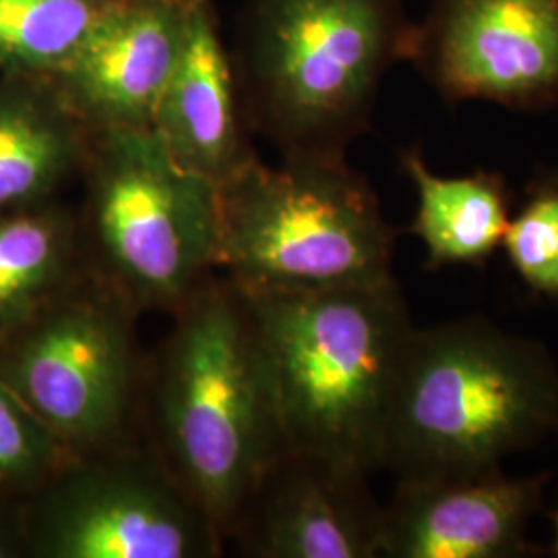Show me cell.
<instances>
[{
  "mask_svg": "<svg viewBox=\"0 0 558 558\" xmlns=\"http://www.w3.org/2000/svg\"><path fill=\"white\" fill-rule=\"evenodd\" d=\"M412 27L399 0H248L234 64L246 124L281 156H345Z\"/></svg>",
  "mask_w": 558,
  "mask_h": 558,
  "instance_id": "4",
  "label": "cell"
},
{
  "mask_svg": "<svg viewBox=\"0 0 558 558\" xmlns=\"http://www.w3.org/2000/svg\"><path fill=\"white\" fill-rule=\"evenodd\" d=\"M220 191L218 269L248 294L393 278L396 230L343 154L251 161Z\"/></svg>",
  "mask_w": 558,
  "mask_h": 558,
  "instance_id": "5",
  "label": "cell"
},
{
  "mask_svg": "<svg viewBox=\"0 0 558 558\" xmlns=\"http://www.w3.org/2000/svg\"><path fill=\"white\" fill-rule=\"evenodd\" d=\"M147 442L228 542L283 451L246 300L207 279L145 368Z\"/></svg>",
  "mask_w": 558,
  "mask_h": 558,
  "instance_id": "2",
  "label": "cell"
},
{
  "mask_svg": "<svg viewBox=\"0 0 558 558\" xmlns=\"http://www.w3.org/2000/svg\"><path fill=\"white\" fill-rule=\"evenodd\" d=\"M380 538L383 507L368 474L281 451L230 539L253 558H375Z\"/></svg>",
  "mask_w": 558,
  "mask_h": 558,
  "instance_id": "10",
  "label": "cell"
},
{
  "mask_svg": "<svg viewBox=\"0 0 558 558\" xmlns=\"http://www.w3.org/2000/svg\"><path fill=\"white\" fill-rule=\"evenodd\" d=\"M546 480L509 478L500 468L459 478L398 480L383 507L380 557H530L538 548L527 530Z\"/></svg>",
  "mask_w": 558,
  "mask_h": 558,
  "instance_id": "11",
  "label": "cell"
},
{
  "mask_svg": "<svg viewBox=\"0 0 558 558\" xmlns=\"http://www.w3.org/2000/svg\"><path fill=\"white\" fill-rule=\"evenodd\" d=\"M73 459L0 380V500L27 502Z\"/></svg>",
  "mask_w": 558,
  "mask_h": 558,
  "instance_id": "18",
  "label": "cell"
},
{
  "mask_svg": "<svg viewBox=\"0 0 558 558\" xmlns=\"http://www.w3.org/2000/svg\"><path fill=\"white\" fill-rule=\"evenodd\" d=\"M399 163L416 189L418 205L410 232L424 244L428 269L482 267L499 253L513 216V197L502 174L474 170L439 177L418 149H403Z\"/></svg>",
  "mask_w": 558,
  "mask_h": 558,
  "instance_id": "15",
  "label": "cell"
},
{
  "mask_svg": "<svg viewBox=\"0 0 558 558\" xmlns=\"http://www.w3.org/2000/svg\"><path fill=\"white\" fill-rule=\"evenodd\" d=\"M135 319L87 267L0 339V380L73 458L133 435L145 379Z\"/></svg>",
  "mask_w": 558,
  "mask_h": 558,
  "instance_id": "7",
  "label": "cell"
},
{
  "mask_svg": "<svg viewBox=\"0 0 558 558\" xmlns=\"http://www.w3.org/2000/svg\"><path fill=\"white\" fill-rule=\"evenodd\" d=\"M120 0H0V73L54 80Z\"/></svg>",
  "mask_w": 558,
  "mask_h": 558,
  "instance_id": "17",
  "label": "cell"
},
{
  "mask_svg": "<svg viewBox=\"0 0 558 558\" xmlns=\"http://www.w3.org/2000/svg\"><path fill=\"white\" fill-rule=\"evenodd\" d=\"M87 271L80 214L52 199L0 211V339Z\"/></svg>",
  "mask_w": 558,
  "mask_h": 558,
  "instance_id": "16",
  "label": "cell"
},
{
  "mask_svg": "<svg viewBox=\"0 0 558 558\" xmlns=\"http://www.w3.org/2000/svg\"><path fill=\"white\" fill-rule=\"evenodd\" d=\"M244 122L236 66L221 41L214 0H195L151 129L184 170L221 189L257 158Z\"/></svg>",
  "mask_w": 558,
  "mask_h": 558,
  "instance_id": "13",
  "label": "cell"
},
{
  "mask_svg": "<svg viewBox=\"0 0 558 558\" xmlns=\"http://www.w3.org/2000/svg\"><path fill=\"white\" fill-rule=\"evenodd\" d=\"M92 141L54 81L0 73V211L59 199Z\"/></svg>",
  "mask_w": 558,
  "mask_h": 558,
  "instance_id": "14",
  "label": "cell"
},
{
  "mask_svg": "<svg viewBox=\"0 0 558 558\" xmlns=\"http://www.w3.org/2000/svg\"><path fill=\"white\" fill-rule=\"evenodd\" d=\"M0 558H27L25 502L0 500Z\"/></svg>",
  "mask_w": 558,
  "mask_h": 558,
  "instance_id": "20",
  "label": "cell"
},
{
  "mask_svg": "<svg viewBox=\"0 0 558 558\" xmlns=\"http://www.w3.org/2000/svg\"><path fill=\"white\" fill-rule=\"evenodd\" d=\"M500 248L523 286L558 302V170L530 182Z\"/></svg>",
  "mask_w": 558,
  "mask_h": 558,
  "instance_id": "19",
  "label": "cell"
},
{
  "mask_svg": "<svg viewBox=\"0 0 558 558\" xmlns=\"http://www.w3.org/2000/svg\"><path fill=\"white\" fill-rule=\"evenodd\" d=\"M195 0H120L54 83L96 135L151 129L186 38Z\"/></svg>",
  "mask_w": 558,
  "mask_h": 558,
  "instance_id": "12",
  "label": "cell"
},
{
  "mask_svg": "<svg viewBox=\"0 0 558 558\" xmlns=\"http://www.w3.org/2000/svg\"><path fill=\"white\" fill-rule=\"evenodd\" d=\"M408 62L451 104H558V0H433Z\"/></svg>",
  "mask_w": 558,
  "mask_h": 558,
  "instance_id": "9",
  "label": "cell"
},
{
  "mask_svg": "<svg viewBox=\"0 0 558 558\" xmlns=\"http://www.w3.org/2000/svg\"><path fill=\"white\" fill-rule=\"evenodd\" d=\"M242 296L283 451L368 476L383 470L391 398L416 329L396 278Z\"/></svg>",
  "mask_w": 558,
  "mask_h": 558,
  "instance_id": "1",
  "label": "cell"
},
{
  "mask_svg": "<svg viewBox=\"0 0 558 558\" xmlns=\"http://www.w3.org/2000/svg\"><path fill=\"white\" fill-rule=\"evenodd\" d=\"M25 532L27 558H216L226 544L133 435L71 459L25 502Z\"/></svg>",
  "mask_w": 558,
  "mask_h": 558,
  "instance_id": "8",
  "label": "cell"
},
{
  "mask_svg": "<svg viewBox=\"0 0 558 558\" xmlns=\"http://www.w3.org/2000/svg\"><path fill=\"white\" fill-rule=\"evenodd\" d=\"M558 430V366L536 339L484 317L414 329L385 428L383 470L459 478Z\"/></svg>",
  "mask_w": 558,
  "mask_h": 558,
  "instance_id": "3",
  "label": "cell"
},
{
  "mask_svg": "<svg viewBox=\"0 0 558 558\" xmlns=\"http://www.w3.org/2000/svg\"><path fill=\"white\" fill-rule=\"evenodd\" d=\"M553 525H555V542H553V555L558 557V509L553 513Z\"/></svg>",
  "mask_w": 558,
  "mask_h": 558,
  "instance_id": "21",
  "label": "cell"
},
{
  "mask_svg": "<svg viewBox=\"0 0 558 558\" xmlns=\"http://www.w3.org/2000/svg\"><path fill=\"white\" fill-rule=\"evenodd\" d=\"M80 223L89 271L137 317L177 313L220 263V191L154 129L96 133Z\"/></svg>",
  "mask_w": 558,
  "mask_h": 558,
  "instance_id": "6",
  "label": "cell"
}]
</instances>
